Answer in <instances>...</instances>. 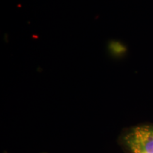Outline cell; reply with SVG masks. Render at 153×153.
Listing matches in <instances>:
<instances>
[{"label": "cell", "instance_id": "6da1fadb", "mask_svg": "<svg viewBox=\"0 0 153 153\" xmlns=\"http://www.w3.org/2000/svg\"><path fill=\"white\" fill-rule=\"evenodd\" d=\"M123 140L133 153H153V125L134 127L124 135Z\"/></svg>", "mask_w": 153, "mask_h": 153}]
</instances>
